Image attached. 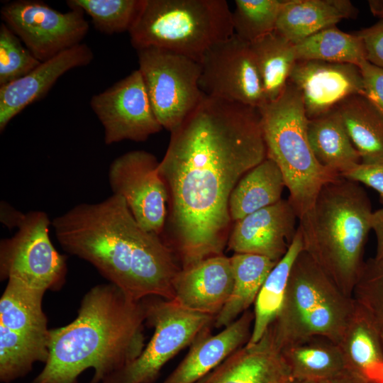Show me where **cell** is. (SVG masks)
I'll list each match as a JSON object with an SVG mask.
<instances>
[{"mask_svg":"<svg viewBox=\"0 0 383 383\" xmlns=\"http://www.w3.org/2000/svg\"><path fill=\"white\" fill-rule=\"evenodd\" d=\"M303 250L302 235L298 226L287 252L272 269L257 296L252 333L248 343L258 342L278 316L284 301L293 264Z\"/></svg>","mask_w":383,"mask_h":383,"instance_id":"83f0119b","label":"cell"},{"mask_svg":"<svg viewBox=\"0 0 383 383\" xmlns=\"http://www.w3.org/2000/svg\"><path fill=\"white\" fill-rule=\"evenodd\" d=\"M372 213L360 184L339 176L321 187L311 208L299 219L304 250L349 296L365 262Z\"/></svg>","mask_w":383,"mask_h":383,"instance_id":"277c9868","label":"cell"},{"mask_svg":"<svg viewBox=\"0 0 383 383\" xmlns=\"http://www.w3.org/2000/svg\"><path fill=\"white\" fill-rule=\"evenodd\" d=\"M356 15L348 0H283L275 31L295 45Z\"/></svg>","mask_w":383,"mask_h":383,"instance_id":"44dd1931","label":"cell"},{"mask_svg":"<svg viewBox=\"0 0 383 383\" xmlns=\"http://www.w3.org/2000/svg\"><path fill=\"white\" fill-rule=\"evenodd\" d=\"M298 216L288 199L253 212L235 221L227 245L235 253L262 255L278 262L297 231Z\"/></svg>","mask_w":383,"mask_h":383,"instance_id":"2e32d148","label":"cell"},{"mask_svg":"<svg viewBox=\"0 0 383 383\" xmlns=\"http://www.w3.org/2000/svg\"><path fill=\"white\" fill-rule=\"evenodd\" d=\"M128 33L136 50L155 47L200 62L234 34L232 11L225 0H143Z\"/></svg>","mask_w":383,"mask_h":383,"instance_id":"52a82bcc","label":"cell"},{"mask_svg":"<svg viewBox=\"0 0 383 383\" xmlns=\"http://www.w3.org/2000/svg\"><path fill=\"white\" fill-rule=\"evenodd\" d=\"M297 60H318L359 65L366 60L364 45L357 34L335 26L327 28L294 45Z\"/></svg>","mask_w":383,"mask_h":383,"instance_id":"1f68e13d","label":"cell"},{"mask_svg":"<svg viewBox=\"0 0 383 383\" xmlns=\"http://www.w3.org/2000/svg\"><path fill=\"white\" fill-rule=\"evenodd\" d=\"M286 383H317L316 382L309 381V380H304V379H294L290 377Z\"/></svg>","mask_w":383,"mask_h":383,"instance_id":"7bdbcfd3","label":"cell"},{"mask_svg":"<svg viewBox=\"0 0 383 383\" xmlns=\"http://www.w3.org/2000/svg\"><path fill=\"white\" fill-rule=\"evenodd\" d=\"M84 14L79 9L62 13L36 0L14 1L1 9L4 23L41 62L82 43L89 28Z\"/></svg>","mask_w":383,"mask_h":383,"instance_id":"8fae6325","label":"cell"},{"mask_svg":"<svg viewBox=\"0 0 383 383\" xmlns=\"http://www.w3.org/2000/svg\"><path fill=\"white\" fill-rule=\"evenodd\" d=\"M234 34L250 43L275 30L283 0H235Z\"/></svg>","mask_w":383,"mask_h":383,"instance_id":"836d02e7","label":"cell"},{"mask_svg":"<svg viewBox=\"0 0 383 383\" xmlns=\"http://www.w3.org/2000/svg\"><path fill=\"white\" fill-rule=\"evenodd\" d=\"M380 336H381V341H382V345L383 348V326L380 328Z\"/></svg>","mask_w":383,"mask_h":383,"instance_id":"ee69618b","label":"cell"},{"mask_svg":"<svg viewBox=\"0 0 383 383\" xmlns=\"http://www.w3.org/2000/svg\"><path fill=\"white\" fill-rule=\"evenodd\" d=\"M52 226L66 252L89 262L131 299H174L182 268L172 249L138 223L122 197L77 204Z\"/></svg>","mask_w":383,"mask_h":383,"instance_id":"7a4b0ae2","label":"cell"},{"mask_svg":"<svg viewBox=\"0 0 383 383\" xmlns=\"http://www.w3.org/2000/svg\"><path fill=\"white\" fill-rule=\"evenodd\" d=\"M339 345L348 370L369 383H383L380 327L357 304Z\"/></svg>","mask_w":383,"mask_h":383,"instance_id":"7402d4cb","label":"cell"},{"mask_svg":"<svg viewBox=\"0 0 383 383\" xmlns=\"http://www.w3.org/2000/svg\"><path fill=\"white\" fill-rule=\"evenodd\" d=\"M372 230L377 238V251L375 258L383 260V208L373 211Z\"/></svg>","mask_w":383,"mask_h":383,"instance_id":"ab89813d","label":"cell"},{"mask_svg":"<svg viewBox=\"0 0 383 383\" xmlns=\"http://www.w3.org/2000/svg\"><path fill=\"white\" fill-rule=\"evenodd\" d=\"M267 157L280 169L288 200L299 219L313 206L321 187L339 177L316 160L309 142L301 94L288 82L281 95L258 108Z\"/></svg>","mask_w":383,"mask_h":383,"instance_id":"8992f818","label":"cell"},{"mask_svg":"<svg viewBox=\"0 0 383 383\" xmlns=\"http://www.w3.org/2000/svg\"><path fill=\"white\" fill-rule=\"evenodd\" d=\"M286 187L277 165L267 157L238 181L229 199L231 221H237L279 201Z\"/></svg>","mask_w":383,"mask_h":383,"instance_id":"d4e9b609","label":"cell"},{"mask_svg":"<svg viewBox=\"0 0 383 383\" xmlns=\"http://www.w3.org/2000/svg\"><path fill=\"white\" fill-rule=\"evenodd\" d=\"M318 383H369L356 373L347 370L343 373Z\"/></svg>","mask_w":383,"mask_h":383,"instance_id":"60d3db41","label":"cell"},{"mask_svg":"<svg viewBox=\"0 0 383 383\" xmlns=\"http://www.w3.org/2000/svg\"><path fill=\"white\" fill-rule=\"evenodd\" d=\"M253 320V312L248 310L217 334L211 333L210 326L202 330L163 383H194L206 375L248 343Z\"/></svg>","mask_w":383,"mask_h":383,"instance_id":"d6986e66","label":"cell"},{"mask_svg":"<svg viewBox=\"0 0 383 383\" xmlns=\"http://www.w3.org/2000/svg\"><path fill=\"white\" fill-rule=\"evenodd\" d=\"M90 106L104 127L106 145L125 140L145 141L162 128L139 70L94 95Z\"/></svg>","mask_w":383,"mask_h":383,"instance_id":"5bb4252c","label":"cell"},{"mask_svg":"<svg viewBox=\"0 0 383 383\" xmlns=\"http://www.w3.org/2000/svg\"><path fill=\"white\" fill-rule=\"evenodd\" d=\"M143 0H69L72 9L87 13L99 31L106 34L129 32Z\"/></svg>","mask_w":383,"mask_h":383,"instance_id":"d6a6232c","label":"cell"},{"mask_svg":"<svg viewBox=\"0 0 383 383\" xmlns=\"http://www.w3.org/2000/svg\"><path fill=\"white\" fill-rule=\"evenodd\" d=\"M356 33L362 40L367 61L383 68V18Z\"/></svg>","mask_w":383,"mask_h":383,"instance_id":"74e56055","label":"cell"},{"mask_svg":"<svg viewBox=\"0 0 383 383\" xmlns=\"http://www.w3.org/2000/svg\"><path fill=\"white\" fill-rule=\"evenodd\" d=\"M161 299H145L146 321L154 328L150 341L138 357L101 383L154 382L170 359L213 323L215 318L211 316L187 309L173 300Z\"/></svg>","mask_w":383,"mask_h":383,"instance_id":"ba28073f","label":"cell"},{"mask_svg":"<svg viewBox=\"0 0 383 383\" xmlns=\"http://www.w3.org/2000/svg\"><path fill=\"white\" fill-rule=\"evenodd\" d=\"M233 285L230 257H208L181 269L174 284L173 301L190 311L216 317L226 304Z\"/></svg>","mask_w":383,"mask_h":383,"instance_id":"ac0fdd59","label":"cell"},{"mask_svg":"<svg viewBox=\"0 0 383 383\" xmlns=\"http://www.w3.org/2000/svg\"><path fill=\"white\" fill-rule=\"evenodd\" d=\"M21 42L4 23L1 24L0 87L23 77L41 63Z\"/></svg>","mask_w":383,"mask_h":383,"instance_id":"d590c367","label":"cell"},{"mask_svg":"<svg viewBox=\"0 0 383 383\" xmlns=\"http://www.w3.org/2000/svg\"><path fill=\"white\" fill-rule=\"evenodd\" d=\"M290 377L268 329L258 342L240 348L194 383H286Z\"/></svg>","mask_w":383,"mask_h":383,"instance_id":"ffe728a7","label":"cell"},{"mask_svg":"<svg viewBox=\"0 0 383 383\" xmlns=\"http://www.w3.org/2000/svg\"><path fill=\"white\" fill-rule=\"evenodd\" d=\"M362 163L383 161V112L364 95H354L337 107Z\"/></svg>","mask_w":383,"mask_h":383,"instance_id":"4316f807","label":"cell"},{"mask_svg":"<svg viewBox=\"0 0 383 383\" xmlns=\"http://www.w3.org/2000/svg\"><path fill=\"white\" fill-rule=\"evenodd\" d=\"M352 297L380 328L383 326V260L365 261Z\"/></svg>","mask_w":383,"mask_h":383,"instance_id":"e575fe53","label":"cell"},{"mask_svg":"<svg viewBox=\"0 0 383 383\" xmlns=\"http://www.w3.org/2000/svg\"><path fill=\"white\" fill-rule=\"evenodd\" d=\"M307 136L318 162L339 176L361 162L337 108L309 120Z\"/></svg>","mask_w":383,"mask_h":383,"instance_id":"603a6c76","label":"cell"},{"mask_svg":"<svg viewBox=\"0 0 383 383\" xmlns=\"http://www.w3.org/2000/svg\"><path fill=\"white\" fill-rule=\"evenodd\" d=\"M145 299L135 301L111 283L84 296L76 318L49 331V355L32 383H78L86 370L90 383H101L145 348Z\"/></svg>","mask_w":383,"mask_h":383,"instance_id":"3957f363","label":"cell"},{"mask_svg":"<svg viewBox=\"0 0 383 383\" xmlns=\"http://www.w3.org/2000/svg\"><path fill=\"white\" fill-rule=\"evenodd\" d=\"M369 5L371 11L374 16L383 18V1H370Z\"/></svg>","mask_w":383,"mask_h":383,"instance_id":"b9f144b4","label":"cell"},{"mask_svg":"<svg viewBox=\"0 0 383 383\" xmlns=\"http://www.w3.org/2000/svg\"><path fill=\"white\" fill-rule=\"evenodd\" d=\"M156 157L132 150L116 157L109 169L113 194L122 197L138 223L160 236L167 220L168 193L158 172Z\"/></svg>","mask_w":383,"mask_h":383,"instance_id":"4fadbf2b","label":"cell"},{"mask_svg":"<svg viewBox=\"0 0 383 383\" xmlns=\"http://www.w3.org/2000/svg\"><path fill=\"white\" fill-rule=\"evenodd\" d=\"M340 177L365 184L375 190L383 204V161L374 163L360 162Z\"/></svg>","mask_w":383,"mask_h":383,"instance_id":"8d00e7d4","label":"cell"},{"mask_svg":"<svg viewBox=\"0 0 383 383\" xmlns=\"http://www.w3.org/2000/svg\"><path fill=\"white\" fill-rule=\"evenodd\" d=\"M45 292L21 280L9 279L0 299V325L26 334L48 335L42 306Z\"/></svg>","mask_w":383,"mask_h":383,"instance_id":"f1b7e54d","label":"cell"},{"mask_svg":"<svg viewBox=\"0 0 383 383\" xmlns=\"http://www.w3.org/2000/svg\"><path fill=\"white\" fill-rule=\"evenodd\" d=\"M199 63L204 94L257 109L266 102L250 43L236 35L212 45Z\"/></svg>","mask_w":383,"mask_h":383,"instance_id":"7c38bea8","label":"cell"},{"mask_svg":"<svg viewBox=\"0 0 383 383\" xmlns=\"http://www.w3.org/2000/svg\"><path fill=\"white\" fill-rule=\"evenodd\" d=\"M365 89V96L383 112V68L367 60L360 65Z\"/></svg>","mask_w":383,"mask_h":383,"instance_id":"f35d334b","label":"cell"},{"mask_svg":"<svg viewBox=\"0 0 383 383\" xmlns=\"http://www.w3.org/2000/svg\"><path fill=\"white\" fill-rule=\"evenodd\" d=\"M357 308L304 250L295 260L282 307L268 328L281 350L313 336L340 343Z\"/></svg>","mask_w":383,"mask_h":383,"instance_id":"5b68a950","label":"cell"},{"mask_svg":"<svg viewBox=\"0 0 383 383\" xmlns=\"http://www.w3.org/2000/svg\"><path fill=\"white\" fill-rule=\"evenodd\" d=\"M290 377L318 383L348 370L337 343L323 336H313L281 350Z\"/></svg>","mask_w":383,"mask_h":383,"instance_id":"cb8c5ba5","label":"cell"},{"mask_svg":"<svg viewBox=\"0 0 383 383\" xmlns=\"http://www.w3.org/2000/svg\"><path fill=\"white\" fill-rule=\"evenodd\" d=\"M94 54L80 43L42 62L23 77L0 87V131L26 107L45 95L65 72L88 65Z\"/></svg>","mask_w":383,"mask_h":383,"instance_id":"e0dca14e","label":"cell"},{"mask_svg":"<svg viewBox=\"0 0 383 383\" xmlns=\"http://www.w3.org/2000/svg\"><path fill=\"white\" fill-rule=\"evenodd\" d=\"M289 82L299 91L309 120L335 109L354 95H364L358 66L318 60H297Z\"/></svg>","mask_w":383,"mask_h":383,"instance_id":"9a60e30c","label":"cell"},{"mask_svg":"<svg viewBox=\"0 0 383 383\" xmlns=\"http://www.w3.org/2000/svg\"><path fill=\"white\" fill-rule=\"evenodd\" d=\"M49 334L34 335L0 325V381L10 383L26 375L37 362L49 355Z\"/></svg>","mask_w":383,"mask_h":383,"instance_id":"4dcf8cb0","label":"cell"},{"mask_svg":"<svg viewBox=\"0 0 383 383\" xmlns=\"http://www.w3.org/2000/svg\"><path fill=\"white\" fill-rule=\"evenodd\" d=\"M233 275L231 295L215 317L216 328L226 327L254 304L267 275L277 262L250 253H234L230 257Z\"/></svg>","mask_w":383,"mask_h":383,"instance_id":"484cf974","label":"cell"},{"mask_svg":"<svg viewBox=\"0 0 383 383\" xmlns=\"http://www.w3.org/2000/svg\"><path fill=\"white\" fill-rule=\"evenodd\" d=\"M52 225L41 211L23 213L15 234L0 242V277L16 279L43 290H60L66 282V257L54 247L50 236Z\"/></svg>","mask_w":383,"mask_h":383,"instance_id":"9c48e42d","label":"cell"},{"mask_svg":"<svg viewBox=\"0 0 383 383\" xmlns=\"http://www.w3.org/2000/svg\"><path fill=\"white\" fill-rule=\"evenodd\" d=\"M158 172L168 193L171 239L182 269L223 255L233 189L267 158L257 108L204 94L171 132Z\"/></svg>","mask_w":383,"mask_h":383,"instance_id":"6da1fadb","label":"cell"},{"mask_svg":"<svg viewBox=\"0 0 383 383\" xmlns=\"http://www.w3.org/2000/svg\"><path fill=\"white\" fill-rule=\"evenodd\" d=\"M137 50L141 73L154 113L170 132L201 101L200 63L165 49L148 47Z\"/></svg>","mask_w":383,"mask_h":383,"instance_id":"30bf717a","label":"cell"},{"mask_svg":"<svg viewBox=\"0 0 383 383\" xmlns=\"http://www.w3.org/2000/svg\"><path fill=\"white\" fill-rule=\"evenodd\" d=\"M267 101L277 99L285 89L297 61L294 44L275 30L250 43Z\"/></svg>","mask_w":383,"mask_h":383,"instance_id":"f546056e","label":"cell"}]
</instances>
